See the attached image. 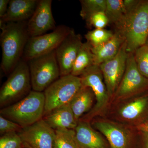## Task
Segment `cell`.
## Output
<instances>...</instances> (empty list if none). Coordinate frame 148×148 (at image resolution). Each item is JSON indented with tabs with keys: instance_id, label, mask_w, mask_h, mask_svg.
I'll use <instances>...</instances> for the list:
<instances>
[{
	"instance_id": "cell-27",
	"label": "cell",
	"mask_w": 148,
	"mask_h": 148,
	"mask_svg": "<svg viewBox=\"0 0 148 148\" xmlns=\"http://www.w3.org/2000/svg\"><path fill=\"white\" fill-rule=\"evenodd\" d=\"M20 136L17 132L7 133L0 138V148H23Z\"/></svg>"
},
{
	"instance_id": "cell-28",
	"label": "cell",
	"mask_w": 148,
	"mask_h": 148,
	"mask_svg": "<svg viewBox=\"0 0 148 148\" xmlns=\"http://www.w3.org/2000/svg\"><path fill=\"white\" fill-rule=\"evenodd\" d=\"M86 24L88 27H94L95 29H104L109 23L108 19L105 12H99L92 15Z\"/></svg>"
},
{
	"instance_id": "cell-31",
	"label": "cell",
	"mask_w": 148,
	"mask_h": 148,
	"mask_svg": "<svg viewBox=\"0 0 148 148\" xmlns=\"http://www.w3.org/2000/svg\"><path fill=\"white\" fill-rule=\"evenodd\" d=\"M9 2V0H0V18L6 13Z\"/></svg>"
},
{
	"instance_id": "cell-21",
	"label": "cell",
	"mask_w": 148,
	"mask_h": 148,
	"mask_svg": "<svg viewBox=\"0 0 148 148\" xmlns=\"http://www.w3.org/2000/svg\"><path fill=\"white\" fill-rule=\"evenodd\" d=\"M148 109V94L136 98L123 106L119 114L124 119L132 120L137 119Z\"/></svg>"
},
{
	"instance_id": "cell-25",
	"label": "cell",
	"mask_w": 148,
	"mask_h": 148,
	"mask_svg": "<svg viewBox=\"0 0 148 148\" xmlns=\"http://www.w3.org/2000/svg\"><path fill=\"white\" fill-rule=\"evenodd\" d=\"M114 34L104 29H95L88 32L85 35V38L92 47H95L108 41L113 37Z\"/></svg>"
},
{
	"instance_id": "cell-26",
	"label": "cell",
	"mask_w": 148,
	"mask_h": 148,
	"mask_svg": "<svg viewBox=\"0 0 148 148\" xmlns=\"http://www.w3.org/2000/svg\"><path fill=\"white\" fill-rule=\"evenodd\" d=\"M135 63L141 74L148 79V47L145 45L134 53Z\"/></svg>"
},
{
	"instance_id": "cell-14",
	"label": "cell",
	"mask_w": 148,
	"mask_h": 148,
	"mask_svg": "<svg viewBox=\"0 0 148 148\" xmlns=\"http://www.w3.org/2000/svg\"><path fill=\"white\" fill-rule=\"evenodd\" d=\"M39 1L11 0L5 14L0 18V24L9 22L28 21L34 14Z\"/></svg>"
},
{
	"instance_id": "cell-36",
	"label": "cell",
	"mask_w": 148,
	"mask_h": 148,
	"mask_svg": "<svg viewBox=\"0 0 148 148\" xmlns=\"http://www.w3.org/2000/svg\"></svg>"
},
{
	"instance_id": "cell-17",
	"label": "cell",
	"mask_w": 148,
	"mask_h": 148,
	"mask_svg": "<svg viewBox=\"0 0 148 148\" xmlns=\"http://www.w3.org/2000/svg\"><path fill=\"white\" fill-rule=\"evenodd\" d=\"M94 125L107 138L111 148H128L129 136L121 127L106 121L95 122Z\"/></svg>"
},
{
	"instance_id": "cell-5",
	"label": "cell",
	"mask_w": 148,
	"mask_h": 148,
	"mask_svg": "<svg viewBox=\"0 0 148 148\" xmlns=\"http://www.w3.org/2000/svg\"><path fill=\"white\" fill-rule=\"evenodd\" d=\"M32 90L43 92L61 77L55 50L28 61Z\"/></svg>"
},
{
	"instance_id": "cell-13",
	"label": "cell",
	"mask_w": 148,
	"mask_h": 148,
	"mask_svg": "<svg viewBox=\"0 0 148 148\" xmlns=\"http://www.w3.org/2000/svg\"><path fill=\"white\" fill-rule=\"evenodd\" d=\"M79 77L83 86L90 88L95 95L96 104L92 112H98L104 108L110 97L100 66L92 65Z\"/></svg>"
},
{
	"instance_id": "cell-33",
	"label": "cell",
	"mask_w": 148,
	"mask_h": 148,
	"mask_svg": "<svg viewBox=\"0 0 148 148\" xmlns=\"http://www.w3.org/2000/svg\"><path fill=\"white\" fill-rule=\"evenodd\" d=\"M145 134L147 137V143H146V148H148V135L147 134Z\"/></svg>"
},
{
	"instance_id": "cell-10",
	"label": "cell",
	"mask_w": 148,
	"mask_h": 148,
	"mask_svg": "<svg viewBox=\"0 0 148 148\" xmlns=\"http://www.w3.org/2000/svg\"><path fill=\"white\" fill-rule=\"evenodd\" d=\"M25 148H53L55 131L41 119L18 132Z\"/></svg>"
},
{
	"instance_id": "cell-6",
	"label": "cell",
	"mask_w": 148,
	"mask_h": 148,
	"mask_svg": "<svg viewBox=\"0 0 148 148\" xmlns=\"http://www.w3.org/2000/svg\"><path fill=\"white\" fill-rule=\"evenodd\" d=\"M82 86L79 77L71 74L60 77L43 92L45 101L44 115L70 104Z\"/></svg>"
},
{
	"instance_id": "cell-20",
	"label": "cell",
	"mask_w": 148,
	"mask_h": 148,
	"mask_svg": "<svg viewBox=\"0 0 148 148\" xmlns=\"http://www.w3.org/2000/svg\"><path fill=\"white\" fill-rule=\"evenodd\" d=\"M95 65L91 46L88 42H83L74 62L71 75L80 77L85 70Z\"/></svg>"
},
{
	"instance_id": "cell-16",
	"label": "cell",
	"mask_w": 148,
	"mask_h": 148,
	"mask_svg": "<svg viewBox=\"0 0 148 148\" xmlns=\"http://www.w3.org/2000/svg\"><path fill=\"white\" fill-rule=\"evenodd\" d=\"M125 41V40L121 34L115 31L113 36L108 41L95 47H91L95 65L100 66L114 58Z\"/></svg>"
},
{
	"instance_id": "cell-30",
	"label": "cell",
	"mask_w": 148,
	"mask_h": 148,
	"mask_svg": "<svg viewBox=\"0 0 148 148\" xmlns=\"http://www.w3.org/2000/svg\"><path fill=\"white\" fill-rule=\"evenodd\" d=\"M125 9L126 13L129 12L138 4L140 0H123Z\"/></svg>"
},
{
	"instance_id": "cell-18",
	"label": "cell",
	"mask_w": 148,
	"mask_h": 148,
	"mask_svg": "<svg viewBox=\"0 0 148 148\" xmlns=\"http://www.w3.org/2000/svg\"><path fill=\"white\" fill-rule=\"evenodd\" d=\"M77 142L80 148H106L104 140L90 124L80 121L75 130Z\"/></svg>"
},
{
	"instance_id": "cell-8",
	"label": "cell",
	"mask_w": 148,
	"mask_h": 148,
	"mask_svg": "<svg viewBox=\"0 0 148 148\" xmlns=\"http://www.w3.org/2000/svg\"><path fill=\"white\" fill-rule=\"evenodd\" d=\"M148 90V79L139 71L134 53H128L126 68L116 92L117 98H124Z\"/></svg>"
},
{
	"instance_id": "cell-24",
	"label": "cell",
	"mask_w": 148,
	"mask_h": 148,
	"mask_svg": "<svg viewBox=\"0 0 148 148\" xmlns=\"http://www.w3.org/2000/svg\"><path fill=\"white\" fill-rule=\"evenodd\" d=\"M80 15L86 22L90 16L99 12H105L106 0H81Z\"/></svg>"
},
{
	"instance_id": "cell-34",
	"label": "cell",
	"mask_w": 148,
	"mask_h": 148,
	"mask_svg": "<svg viewBox=\"0 0 148 148\" xmlns=\"http://www.w3.org/2000/svg\"><path fill=\"white\" fill-rule=\"evenodd\" d=\"M145 45L148 47V37L147 38V41H146Z\"/></svg>"
},
{
	"instance_id": "cell-7",
	"label": "cell",
	"mask_w": 148,
	"mask_h": 148,
	"mask_svg": "<svg viewBox=\"0 0 148 148\" xmlns=\"http://www.w3.org/2000/svg\"><path fill=\"white\" fill-rule=\"evenodd\" d=\"M72 29L65 25H61L50 33L29 38L22 59L28 62L32 58L55 51Z\"/></svg>"
},
{
	"instance_id": "cell-1",
	"label": "cell",
	"mask_w": 148,
	"mask_h": 148,
	"mask_svg": "<svg viewBox=\"0 0 148 148\" xmlns=\"http://www.w3.org/2000/svg\"><path fill=\"white\" fill-rule=\"evenodd\" d=\"M28 21L9 22L0 24L2 49L1 68L5 75L10 74L23 56L29 38Z\"/></svg>"
},
{
	"instance_id": "cell-32",
	"label": "cell",
	"mask_w": 148,
	"mask_h": 148,
	"mask_svg": "<svg viewBox=\"0 0 148 148\" xmlns=\"http://www.w3.org/2000/svg\"><path fill=\"white\" fill-rule=\"evenodd\" d=\"M138 128L145 134H148V118L139 125Z\"/></svg>"
},
{
	"instance_id": "cell-11",
	"label": "cell",
	"mask_w": 148,
	"mask_h": 148,
	"mask_svg": "<svg viewBox=\"0 0 148 148\" xmlns=\"http://www.w3.org/2000/svg\"><path fill=\"white\" fill-rule=\"evenodd\" d=\"M83 43L81 35L76 34L72 29L56 49L61 77L71 73L74 62Z\"/></svg>"
},
{
	"instance_id": "cell-23",
	"label": "cell",
	"mask_w": 148,
	"mask_h": 148,
	"mask_svg": "<svg viewBox=\"0 0 148 148\" xmlns=\"http://www.w3.org/2000/svg\"><path fill=\"white\" fill-rule=\"evenodd\" d=\"M109 23L114 26L121 21L126 14L123 0H106L105 12Z\"/></svg>"
},
{
	"instance_id": "cell-35",
	"label": "cell",
	"mask_w": 148,
	"mask_h": 148,
	"mask_svg": "<svg viewBox=\"0 0 148 148\" xmlns=\"http://www.w3.org/2000/svg\"><path fill=\"white\" fill-rule=\"evenodd\" d=\"M23 148H24V147H23Z\"/></svg>"
},
{
	"instance_id": "cell-19",
	"label": "cell",
	"mask_w": 148,
	"mask_h": 148,
	"mask_svg": "<svg viewBox=\"0 0 148 148\" xmlns=\"http://www.w3.org/2000/svg\"><path fill=\"white\" fill-rule=\"evenodd\" d=\"M94 97L90 88L82 86L70 102L69 104L77 121L82 116L91 109Z\"/></svg>"
},
{
	"instance_id": "cell-4",
	"label": "cell",
	"mask_w": 148,
	"mask_h": 148,
	"mask_svg": "<svg viewBox=\"0 0 148 148\" xmlns=\"http://www.w3.org/2000/svg\"><path fill=\"white\" fill-rule=\"evenodd\" d=\"M32 90L28 62L21 58L0 90L1 108L25 98Z\"/></svg>"
},
{
	"instance_id": "cell-22",
	"label": "cell",
	"mask_w": 148,
	"mask_h": 148,
	"mask_svg": "<svg viewBox=\"0 0 148 148\" xmlns=\"http://www.w3.org/2000/svg\"><path fill=\"white\" fill-rule=\"evenodd\" d=\"M55 131L53 148H80L77 142L75 130L58 129Z\"/></svg>"
},
{
	"instance_id": "cell-12",
	"label": "cell",
	"mask_w": 148,
	"mask_h": 148,
	"mask_svg": "<svg viewBox=\"0 0 148 148\" xmlns=\"http://www.w3.org/2000/svg\"><path fill=\"white\" fill-rule=\"evenodd\" d=\"M51 0H40L34 14L27 22L30 38L47 34L56 28L51 10Z\"/></svg>"
},
{
	"instance_id": "cell-29",
	"label": "cell",
	"mask_w": 148,
	"mask_h": 148,
	"mask_svg": "<svg viewBox=\"0 0 148 148\" xmlns=\"http://www.w3.org/2000/svg\"><path fill=\"white\" fill-rule=\"evenodd\" d=\"M23 127L16 123L0 115V134L2 135L7 133L18 132Z\"/></svg>"
},
{
	"instance_id": "cell-15",
	"label": "cell",
	"mask_w": 148,
	"mask_h": 148,
	"mask_svg": "<svg viewBox=\"0 0 148 148\" xmlns=\"http://www.w3.org/2000/svg\"><path fill=\"white\" fill-rule=\"evenodd\" d=\"M45 115L42 119L54 130H75L78 123L69 104L56 109Z\"/></svg>"
},
{
	"instance_id": "cell-3",
	"label": "cell",
	"mask_w": 148,
	"mask_h": 148,
	"mask_svg": "<svg viewBox=\"0 0 148 148\" xmlns=\"http://www.w3.org/2000/svg\"><path fill=\"white\" fill-rule=\"evenodd\" d=\"M45 106L43 92L32 90L25 98L1 108L0 115L24 127L42 119Z\"/></svg>"
},
{
	"instance_id": "cell-9",
	"label": "cell",
	"mask_w": 148,
	"mask_h": 148,
	"mask_svg": "<svg viewBox=\"0 0 148 148\" xmlns=\"http://www.w3.org/2000/svg\"><path fill=\"white\" fill-rule=\"evenodd\" d=\"M127 54L126 43L125 41L114 58L99 66L110 97L115 93L124 75Z\"/></svg>"
},
{
	"instance_id": "cell-2",
	"label": "cell",
	"mask_w": 148,
	"mask_h": 148,
	"mask_svg": "<svg viewBox=\"0 0 148 148\" xmlns=\"http://www.w3.org/2000/svg\"><path fill=\"white\" fill-rule=\"evenodd\" d=\"M115 27L124 37L128 53H134L145 45L148 37V0H140Z\"/></svg>"
}]
</instances>
